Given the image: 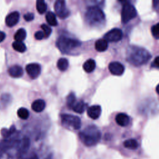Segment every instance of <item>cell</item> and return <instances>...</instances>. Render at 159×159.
I'll return each instance as SVG.
<instances>
[{
  "mask_svg": "<svg viewBox=\"0 0 159 159\" xmlns=\"http://www.w3.org/2000/svg\"><path fill=\"white\" fill-rule=\"evenodd\" d=\"M87 21L92 25H99L105 20V14L97 6H92L88 9L86 13Z\"/></svg>",
  "mask_w": 159,
  "mask_h": 159,
  "instance_id": "obj_3",
  "label": "cell"
},
{
  "mask_svg": "<svg viewBox=\"0 0 159 159\" xmlns=\"http://www.w3.org/2000/svg\"><path fill=\"white\" fill-rule=\"evenodd\" d=\"M25 70L32 79H35L40 74L41 66L38 63H29L26 65Z\"/></svg>",
  "mask_w": 159,
  "mask_h": 159,
  "instance_id": "obj_9",
  "label": "cell"
},
{
  "mask_svg": "<svg viewBox=\"0 0 159 159\" xmlns=\"http://www.w3.org/2000/svg\"><path fill=\"white\" fill-rule=\"evenodd\" d=\"M17 116L19 118L22 119H27L29 116V111L25 107H20L17 111Z\"/></svg>",
  "mask_w": 159,
  "mask_h": 159,
  "instance_id": "obj_28",
  "label": "cell"
},
{
  "mask_svg": "<svg viewBox=\"0 0 159 159\" xmlns=\"http://www.w3.org/2000/svg\"><path fill=\"white\" fill-rule=\"evenodd\" d=\"M15 131H16V127L14 125H12L9 129H2L1 135L4 139H7L9 137H10L12 134H13Z\"/></svg>",
  "mask_w": 159,
  "mask_h": 159,
  "instance_id": "obj_27",
  "label": "cell"
},
{
  "mask_svg": "<svg viewBox=\"0 0 159 159\" xmlns=\"http://www.w3.org/2000/svg\"><path fill=\"white\" fill-rule=\"evenodd\" d=\"M83 68L86 73H91L96 68V62L93 59H88L84 63Z\"/></svg>",
  "mask_w": 159,
  "mask_h": 159,
  "instance_id": "obj_18",
  "label": "cell"
},
{
  "mask_svg": "<svg viewBox=\"0 0 159 159\" xmlns=\"http://www.w3.org/2000/svg\"><path fill=\"white\" fill-rule=\"evenodd\" d=\"M81 43L80 41L65 36H61L57 42V46L63 53H68L75 48L80 47Z\"/></svg>",
  "mask_w": 159,
  "mask_h": 159,
  "instance_id": "obj_4",
  "label": "cell"
},
{
  "mask_svg": "<svg viewBox=\"0 0 159 159\" xmlns=\"http://www.w3.org/2000/svg\"><path fill=\"white\" fill-rule=\"evenodd\" d=\"M118 1H120V2H124V1H126V0H118Z\"/></svg>",
  "mask_w": 159,
  "mask_h": 159,
  "instance_id": "obj_38",
  "label": "cell"
},
{
  "mask_svg": "<svg viewBox=\"0 0 159 159\" xmlns=\"http://www.w3.org/2000/svg\"><path fill=\"white\" fill-rule=\"evenodd\" d=\"M152 65L153 67L159 68V56L157 57L154 59V60H153V61Z\"/></svg>",
  "mask_w": 159,
  "mask_h": 159,
  "instance_id": "obj_35",
  "label": "cell"
},
{
  "mask_svg": "<svg viewBox=\"0 0 159 159\" xmlns=\"http://www.w3.org/2000/svg\"><path fill=\"white\" fill-rule=\"evenodd\" d=\"M24 18L26 21H31L34 19V15L31 12H28L24 16Z\"/></svg>",
  "mask_w": 159,
  "mask_h": 159,
  "instance_id": "obj_33",
  "label": "cell"
},
{
  "mask_svg": "<svg viewBox=\"0 0 159 159\" xmlns=\"http://www.w3.org/2000/svg\"><path fill=\"white\" fill-rule=\"evenodd\" d=\"M31 107L35 112H40L44 110L45 107V102L43 99H37L32 102Z\"/></svg>",
  "mask_w": 159,
  "mask_h": 159,
  "instance_id": "obj_16",
  "label": "cell"
},
{
  "mask_svg": "<svg viewBox=\"0 0 159 159\" xmlns=\"http://www.w3.org/2000/svg\"><path fill=\"white\" fill-rule=\"evenodd\" d=\"M20 14L17 11H14L9 14L5 19L6 24L8 27L14 26L19 20Z\"/></svg>",
  "mask_w": 159,
  "mask_h": 159,
  "instance_id": "obj_12",
  "label": "cell"
},
{
  "mask_svg": "<svg viewBox=\"0 0 159 159\" xmlns=\"http://www.w3.org/2000/svg\"><path fill=\"white\" fill-rule=\"evenodd\" d=\"M6 38V34L4 32L0 31V42H2Z\"/></svg>",
  "mask_w": 159,
  "mask_h": 159,
  "instance_id": "obj_36",
  "label": "cell"
},
{
  "mask_svg": "<svg viewBox=\"0 0 159 159\" xmlns=\"http://www.w3.org/2000/svg\"><path fill=\"white\" fill-rule=\"evenodd\" d=\"M122 32L120 29L114 28L108 31L104 36L107 42H118L122 38Z\"/></svg>",
  "mask_w": 159,
  "mask_h": 159,
  "instance_id": "obj_8",
  "label": "cell"
},
{
  "mask_svg": "<svg viewBox=\"0 0 159 159\" xmlns=\"http://www.w3.org/2000/svg\"><path fill=\"white\" fill-rule=\"evenodd\" d=\"M151 58V55L145 48L130 45L126 51V60L131 65L139 66L147 63Z\"/></svg>",
  "mask_w": 159,
  "mask_h": 159,
  "instance_id": "obj_1",
  "label": "cell"
},
{
  "mask_svg": "<svg viewBox=\"0 0 159 159\" xmlns=\"http://www.w3.org/2000/svg\"><path fill=\"white\" fill-rule=\"evenodd\" d=\"M116 123L121 127H126L130 122V117L125 113H119L115 117Z\"/></svg>",
  "mask_w": 159,
  "mask_h": 159,
  "instance_id": "obj_13",
  "label": "cell"
},
{
  "mask_svg": "<svg viewBox=\"0 0 159 159\" xmlns=\"http://www.w3.org/2000/svg\"><path fill=\"white\" fill-rule=\"evenodd\" d=\"M123 144L125 148L130 149V150H135L139 146V142L135 139H134L126 140L124 142Z\"/></svg>",
  "mask_w": 159,
  "mask_h": 159,
  "instance_id": "obj_19",
  "label": "cell"
},
{
  "mask_svg": "<svg viewBox=\"0 0 159 159\" xmlns=\"http://www.w3.org/2000/svg\"><path fill=\"white\" fill-rule=\"evenodd\" d=\"M41 28L45 34V37H48L52 33V29L47 25L43 24L41 25Z\"/></svg>",
  "mask_w": 159,
  "mask_h": 159,
  "instance_id": "obj_31",
  "label": "cell"
},
{
  "mask_svg": "<svg viewBox=\"0 0 159 159\" xmlns=\"http://www.w3.org/2000/svg\"><path fill=\"white\" fill-rule=\"evenodd\" d=\"M156 92L158 94H159V84L156 87Z\"/></svg>",
  "mask_w": 159,
  "mask_h": 159,
  "instance_id": "obj_37",
  "label": "cell"
},
{
  "mask_svg": "<svg viewBox=\"0 0 159 159\" xmlns=\"http://www.w3.org/2000/svg\"><path fill=\"white\" fill-rule=\"evenodd\" d=\"M19 140L14 139H5L4 140H2L0 142V153L5 152L7 150L17 146Z\"/></svg>",
  "mask_w": 159,
  "mask_h": 159,
  "instance_id": "obj_11",
  "label": "cell"
},
{
  "mask_svg": "<svg viewBox=\"0 0 159 159\" xmlns=\"http://www.w3.org/2000/svg\"><path fill=\"white\" fill-rule=\"evenodd\" d=\"M88 116L92 119H97L101 114V107L99 105H93L89 107L87 109Z\"/></svg>",
  "mask_w": 159,
  "mask_h": 159,
  "instance_id": "obj_14",
  "label": "cell"
},
{
  "mask_svg": "<svg viewBox=\"0 0 159 159\" xmlns=\"http://www.w3.org/2000/svg\"><path fill=\"white\" fill-rule=\"evenodd\" d=\"M152 35L157 39H159V22L153 25L151 28Z\"/></svg>",
  "mask_w": 159,
  "mask_h": 159,
  "instance_id": "obj_30",
  "label": "cell"
},
{
  "mask_svg": "<svg viewBox=\"0 0 159 159\" xmlns=\"http://www.w3.org/2000/svg\"><path fill=\"white\" fill-rule=\"evenodd\" d=\"M137 16V10L135 7L130 4L125 3L121 11V20L123 24H126L129 21L135 18Z\"/></svg>",
  "mask_w": 159,
  "mask_h": 159,
  "instance_id": "obj_6",
  "label": "cell"
},
{
  "mask_svg": "<svg viewBox=\"0 0 159 159\" xmlns=\"http://www.w3.org/2000/svg\"><path fill=\"white\" fill-rule=\"evenodd\" d=\"M26 31L24 29L20 28L17 30L16 34H14V38L16 41L22 42L23 41L26 37Z\"/></svg>",
  "mask_w": 159,
  "mask_h": 159,
  "instance_id": "obj_22",
  "label": "cell"
},
{
  "mask_svg": "<svg viewBox=\"0 0 159 159\" xmlns=\"http://www.w3.org/2000/svg\"><path fill=\"white\" fill-rule=\"evenodd\" d=\"M86 107V104L83 101H80L76 102L75 104L73 106L71 109L73 111L78 114H82L84 112Z\"/></svg>",
  "mask_w": 159,
  "mask_h": 159,
  "instance_id": "obj_20",
  "label": "cell"
},
{
  "mask_svg": "<svg viewBox=\"0 0 159 159\" xmlns=\"http://www.w3.org/2000/svg\"><path fill=\"white\" fill-rule=\"evenodd\" d=\"M108 47V43L104 39H101L98 40L95 42V48L98 52H104L107 50Z\"/></svg>",
  "mask_w": 159,
  "mask_h": 159,
  "instance_id": "obj_17",
  "label": "cell"
},
{
  "mask_svg": "<svg viewBox=\"0 0 159 159\" xmlns=\"http://www.w3.org/2000/svg\"><path fill=\"white\" fill-rule=\"evenodd\" d=\"M54 10L57 16L62 19L68 17L70 13L66 6L65 0H56L54 4Z\"/></svg>",
  "mask_w": 159,
  "mask_h": 159,
  "instance_id": "obj_7",
  "label": "cell"
},
{
  "mask_svg": "<svg viewBox=\"0 0 159 159\" xmlns=\"http://www.w3.org/2000/svg\"><path fill=\"white\" fill-rule=\"evenodd\" d=\"M45 19L48 24L52 26H56L58 24L55 14L51 11H48L46 14Z\"/></svg>",
  "mask_w": 159,
  "mask_h": 159,
  "instance_id": "obj_21",
  "label": "cell"
},
{
  "mask_svg": "<svg viewBox=\"0 0 159 159\" xmlns=\"http://www.w3.org/2000/svg\"><path fill=\"white\" fill-rule=\"evenodd\" d=\"M153 6L155 10L159 12V0H153Z\"/></svg>",
  "mask_w": 159,
  "mask_h": 159,
  "instance_id": "obj_34",
  "label": "cell"
},
{
  "mask_svg": "<svg viewBox=\"0 0 159 159\" xmlns=\"http://www.w3.org/2000/svg\"><path fill=\"white\" fill-rule=\"evenodd\" d=\"M61 124L65 127H71L75 130L81 128V122L80 118L78 116L63 114L61 116Z\"/></svg>",
  "mask_w": 159,
  "mask_h": 159,
  "instance_id": "obj_5",
  "label": "cell"
},
{
  "mask_svg": "<svg viewBox=\"0 0 159 159\" xmlns=\"http://www.w3.org/2000/svg\"><path fill=\"white\" fill-rule=\"evenodd\" d=\"M18 159H39V158L35 153L27 151L19 153Z\"/></svg>",
  "mask_w": 159,
  "mask_h": 159,
  "instance_id": "obj_26",
  "label": "cell"
},
{
  "mask_svg": "<svg viewBox=\"0 0 159 159\" xmlns=\"http://www.w3.org/2000/svg\"><path fill=\"white\" fill-rule=\"evenodd\" d=\"M108 68L111 73L116 76L122 75L125 70L124 65L119 61H112L110 63Z\"/></svg>",
  "mask_w": 159,
  "mask_h": 159,
  "instance_id": "obj_10",
  "label": "cell"
},
{
  "mask_svg": "<svg viewBox=\"0 0 159 159\" xmlns=\"http://www.w3.org/2000/svg\"><path fill=\"white\" fill-rule=\"evenodd\" d=\"M36 9L39 14H42L47 11V4L44 0L36 1Z\"/></svg>",
  "mask_w": 159,
  "mask_h": 159,
  "instance_id": "obj_23",
  "label": "cell"
},
{
  "mask_svg": "<svg viewBox=\"0 0 159 159\" xmlns=\"http://www.w3.org/2000/svg\"><path fill=\"white\" fill-rule=\"evenodd\" d=\"M76 102V96L73 93H70L67 97V105L69 107L71 108Z\"/></svg>",
  "mask_w": 159,
  "mask_h": 159,
  "instance_id": "obj_29",
  "label": "cell"
},
{
  "mask_svg": "<svg viewBox=\"0 0 159 159\" xmlns=\"http://www.w3.org/2000/svg\"><path fill=\"white\" fill-rule=\"evenodd\" d=\"M79 137L84 145L91 147L96 145L101 140V133L94 125H90L79 133Z\"/></svg>",
  "mask_w": 159,
  "mask_h": 159,
  "instance_id": "obj_2",
  "label": "cell"
},
{
  "mask_svg": "<svg viewBox=\"0 0 159 159\" xmlns=\"http://www.w3.org/2000/svg\"><path fill=\"white\" fill-rule=\"evenodd\" d=\"M13 48L19 52L22 53L26 50V46L22 42L15 41L12 43Z\"/></svg>",
  "mask_w": 159,
  "mask_h": 159,
  "instance_id": "obj_24",
  "label": "cell"
},
{
  "mask_svg": "<svg viewBox=\"0 0 159 159\" xmlns=\"http://www.w3.org/2000/svg\"><path fill=\"white\" fill-rule=\"evenodd\" d=\"M34 36L37 40H42L45 37V34L43 31H38L35 32Z\"/></svg>",
  "mask_w": 159,
  "mask_h": 159,
  "instance_id": "obj_32",
  "label": "cell"
},
{
  "mask_svg": "<svg viewBox=\"0 0 159 159\" xmlns=\"http://www.w3.org/2000/svg\"><path fill=\"white\" fill-rule=\"evenodd\" d=\"M8 73L12 78H19L23 75V69L19 65H13L9 68Z\"/></svg>",
  "mask_w": 159,
  "mask_h": 159,
  "instance_id": "obj_15",
  "label": "cell"
},
{
  "mask_svg": "<svg viewBox=\"0 0 159 159\" xmlns=\"http://www.w3.org/2000/svg\"><path fill=\"white\" fill-rule=\"evenodd\" d=\"M57 66L60 71H65L68 66V61L65 58H60L57 61Z\"/></svg>",
  "mask_w": 159,
  "mask_h": 159,
  "instance_id": "obj_25",
  "label": "cell"
}]
</instances>
